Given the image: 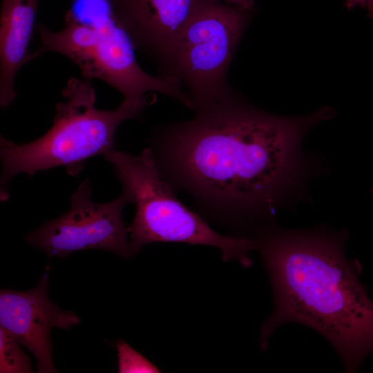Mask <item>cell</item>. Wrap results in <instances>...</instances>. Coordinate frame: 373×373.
Here are the masks:
<instances>
[{"label": "cell", "instance_id": "obj_14", "mask_svg": "<svg viewBox=\"0 0 373 373\" xmlns=\"http://www.w3.org/2000/svg\"><path fill=\"white\" fill-rule=\"evenodd\" d=\"M367 0H344V6L347 10H351L358 6L366 7Z\"/></svg>", "mask_w": 373, "mask_h": 373}, {"label": "cell", "instance_id": "obj_9", "mask_svg": "<svg viewBox=\"0 0 373 373\" xmlns=\"http://www.w3.org/2000/svg\"><path fill=\"white\" fill-rule=\"evenodd\" d=\"M211 0H110L135 50L158 65L194 15Z\"/></svg>", "mask_w": 373, "mask_h": 373}, {"label": "cell", "instance_id": "obj_15", "mask_svg": "<svg viewBox=\"0 0 373 373\" xmlns=\"http://www.w3.org/2000/svg\"><path fill=\"white\" fill-rule=\"evenodd\" d=\"M367 16L373 19V0H367Z\"/></svg>", "mask_w": 373, "mask_h": 373}, {"label": "cell", "instance_id": "obj_6", "mask_svg": "<svg viewBox=\"0 0 373 373\" xmlns=\"http://www.w3.org/2000/svg\"><path fill=\"white\" fill-rule=\"evenodd\" d=\"M254 10L211 0L190 20L158 64L162 75L186 88L193 111L219 102L234 90L227 72Z\"/></svg>", "mask_w": 373, "mask_h": 373}, {"label": "cell", "instance_id": "obj_1", "mask_svg": "<svg viewBox=\"0 0 373 373\" xmlns=\"http://www.w3.org/2000/svg\"><path fill=\"white\" fill-rule=\"evenodd\" d=\"M189 121L157 127L151 147L164 178L193 199L198 214L229 236L250 238L276 213L312 203V181L329 174L302 144L336 111L323 106L300 116L259 109L234 91Z\"/></svg>", "mask_w": 373, "mask_h": 373}, {"label": "cell", "instance_id": "obj_4", "mask_svg": "<svg viewBox=\"0 0 373 373\" xmlns=\"http://www.w3.org/2000/svg\"><path fill=\"white\" fill-rule=\"evenodd\" d=\"M64 100L56 105L52 127L39 139L25 144L0 137L2 162L1 200L8 198V186L18 173L30 177L39 171L64 166L77 175L86 160L115 150V134L123 122L137 119L149 104L124 99L115 110L95 107L90 82L70 77L61 91Z\"/></svg>", "mask_w": 373, "mask_h": 373}, {"label": "cell", "instance_id": "obj_12", "mask_svg": "<svg viewBox=\"0 0 373 373\" xmlns=\"http://www.w3.org/2000/svg\"><path fill=\"white\" fill-rule=\"evenodd\" d=\"M118 370L126 372H157L156 367L148 361L140 354L135 351L126 342L119 341L117 343Z\"/></svg>", "mask_w": 373, "mask_h": 373}, {"label": "cell", "instance_id": "obj_13", "mask_svg": "<svg viewBox=\"0 0 373 373\" xmlns=\"http://www.w3.org/2000/svg\"><path fill=\"white\" fill-rule=\"evenodd\" d=\"M220 1L241 7L245 9L254 10L255 0H218Z\"/></svg>", "mask_w": 373, "mask_h": 373}, {"label": "cell", "instance_id": "obj_8", "mask_svg": "<svg viewBox=\"0 0 373 373\" xmlns=\"http://www.w3.org/2000/svg\"><path fill=\"white\" fill-rule=\"evenodd\" d=\"M73 312L60 309L48 296V274L26 291H0V327L28 348L37 359V372H57L50 332L54 327L67 329L79 323Z\"/></svg>", "mask_w": 373, "mask_h": 373}, {"label": "cell", "instance_id": "obj_2", "mask_svg": "<svg viewBox=\"0 0 373 373\" xmlns=\"http://www.w3.org/2000/svg\"><path fill=\"white\" fill-rule=\"evenodd\" d=\"M348 236L347 229L323 224L285 229L274 222L251 237L274 296L260 332L262 352L279 326L294 322L325 338L346 372H356L373 353V303L360 280V262L345 257Z\"/></svg>", "mask_w": 373, "mask_h": 373}, {"label": "cell", "instance_id": "obj_5", "mask_svg": "<svg viewBox=\"0 0 373 373\" xmlns=\"http://www.w3.org/2000/svg\"><path fill=\"white\" fill-rule=\"evenodd\" d=\"M104 157L113 164L122 191L135 205L134 218L127 227L133 254L146 244L180 242L214 247L220 250L224 262L251 265L249 254L256 249L254 242L218 233L200 215L182 204L162 175L150 148L136 156L113 150Z\"/></svg>", "mask_w": 373, "mask_h": 373}, {"label": "cell", "instance_id": "obj_3", "mask_svg": "<svg viewBox=\"0 0 373 373\" xmlns=\"http://www.w3.org/2000/svg\"><path fill=\"white\" fill-rule=\"evenodd\" d=\"M64 23L58 32L43 23L36 25L41 46L31 53L32 60L44 52H57L78 66L83 79L104 81L119 90L124 99L152 104L153 99L146 95L157 92L193 109L177 79L153 76L140 67L133 43L110 0H72Z\"/></svg>", "mask_w": 373, "mask_h": 373}, {"label": "cell", "instance_id": "obj_10", "mask_svg": "<svg viewBox=\"0 0 373 373\" xmlns=\"http://www.w3.org/2000/svg\"><path fill=\"white\" fill-rule=\"evenodd\" d=\"M40 0H2L0 17V104L6 108L17 96L15 77L32 61L28 47L36 30Z\"/></svg>", "mask_w": 373, "mask_h": 373}, {"label": "cell", "instance_id": "obj_11", "mask_svg": "<svg viewBox=\"0 0 373 373\" xmlns=\"http://www.w3.org/2000/svg\"><path fill=\"white\" fill-rule=\"evenodd\" d=\"M19 344L8 332L0 327L1 373L32 372L30 360Z\"/></svg>", "mask_w": 373, "mask_h": 373}, {"label": "cell", "instance_id": "obj_16", "mask_svg": "<svg viewBox=\"0 0 373 373\" xmlns=\"http://www.w3.org/2000/svg\"><path fill=\"white\" fill-rule=\"evenodd\" d=\"M371 192L373 193V188L371 189Z\"/></svg>", "mask_w": 373, "mask_h": 373}, {"label": "cell", "instance_id": "obj_7", "mask_svg": "<svg viewBox=\"0 0 373 373\" xmlns=\"http://www.w3.org/2000/svg\"><path fill=\"white\" fill-rule=\"evenodd\" d=\"M90 196V183L86 179L70 196L68 211L30 233L26 241L50 257L102 249L131 258L134 254L122 218L125 206L131 203L129 198L122 191L111 202L96 203Z\"/></svg>", "mask_w": 373, "mask_h": 373}]
</instances>
